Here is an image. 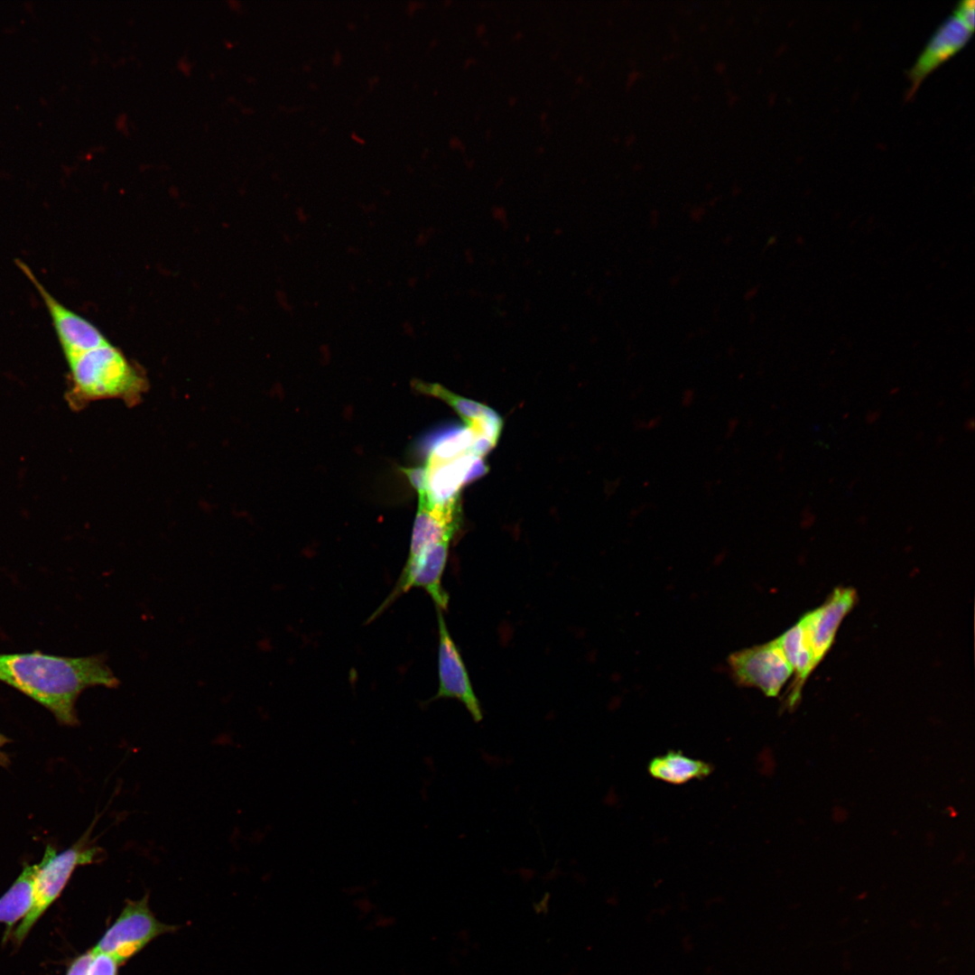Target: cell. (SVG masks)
Returning a JSON list of instances; mask_svg holds the SVG:
<instances>
[{"instance_id": "5", "label": "cell", "mask_w": 975, "mask_h": 975, "mask_svg": "<svg viewBox=\"0 0 975 975\" xmlns=\"http://www.w3.org/2000/svg\"><path fill=\"white\" fill-rule=\"evenodd\" d=\"M173 930L159 922L148 905V896L128 900L115 923L92 950L114 957L119 964L127 961L158 935Z\"/></svg>"}, {"instance_id": "16", "label": "cell", "mask_w": 975, "mask_h": 975, "mask_svg": "<svg viewBox=\"0 0 975 975\" xmlns=\"http://www.w3.org/2000/svg\"><path fill=\"white\" fill-rule=\"evenodd\" d=\"M404 472L408 478L412 486L417 490L419 495L425 492L427 484V474L424 466L404 469Z\"/></svg>"}, {"instance_id": "13", "label": "cell", "mask_w": 975, "mask_h": 975, "mask_svg": "<svg viewBox=\"0 0 975 975\" xmlns=\"http://www.w3.org/2000/svg\"><path fill=\"white\" fill-rule=\"evenodd\" d=\"M39 863L27 865L9 889L0 897V923L7 928L4 941L9 938L14 924L24 917L32 907L33 881Z\"/></svg>"}, {"instance_id": "17", "label": "cell", "mask_w": 975, "mask_h": 975, "mask_svg": "<svg viewBox=\"0 0 975 975\" xmlns=\"http://www.w3.org/2000/svg\"><path fill=\"white\" fill-rule=\"evenodd\" d=\"M94 955L95 952L91 949L77 957L70 964L66 975H88Z\"/></svg>"}, {"instance_id": "14", "label": "cell", "mask_w": 975, "mask_h": 975, "mask_svg": "<svg viewBox=\"0 0 975 975\" xmlns=\"http://www.w3.org/2000/svg\"><path fill=\"white\" fill-rule=\"evenodd\" d=\"M712 770L711 765L685 757L681 751H668L663 756L653 758L648 766V771L652 776L675 785L704 778Z\"/></svg>"}, {"instance_id": "18", "label": "cell", "mask_w": 975, "mask_h": 975, "mask_svg": "<svg viewBox=\"0 0 975 975\" xmlns=\"http://www.w3.org/2000/svg\"><path fill=\"white\" fill-rule=\"evenodd\" d=\"M7 742H8V738L5 736L0 734V748L3 747Z\"/></svg>"}, {"instance_id": "3", "label": "cell", "mask_w": 975, "mask_h": 975, "mask_svg": "<svg viewBox=\"0 0 975 975\" xmlns=\"http://www.w3.org/2000/svg\"><path fill=\"white\" fill-rule=\"evenodd\" d=\"M89 832L60 853H56L51 845L46 847L33 881L32 907L13 932V940L17 944L25 939L34 924L58 898L77 867L98 863L106 858L102 848L88 843Z\"/></svg>"}, {"instance_id": "19", "label": "cell", "mask_w": 975, "mask_h": 975, "mask_svg": "<svg viewBox=\"0 0 975 975\" xmlns=\"http://www.w3.org/2000/svg\"><path fill=\"white\" fill-rule=\"evenodd\" d=\"M6 761H7V757H5V755H2V754L0 753V764H1V765H3V764H6Z\"/></svg>"}, {"instance_id": "15", "label": "cell", "mask_w": 975, "mask_h": 975, "mask_svg": "<svg viewBox=\"0 0 975 975\" xmlns=\"http://www.w3.org/2000/svg\"><path fill=\"white\" fill-rule=\"evenodd\" d=\"M95 952L88 975H117L118 961L109 954Z\"/></svg>"}, {"instance_id": "4", "label": "cell", "mask_w": 975, "mask_h": 975, "mask_svg": "<svg viewBox=\"0 0 975 975\" xmlns=\"http://www.w3.org/2000/svg\"><path fill=\"white\" fill-rule=\"evenodd\" d=\"M974 8L973 1L960 0L937 26L906 71L910 85L905 100L915 95L927 75L959 52L970 41L974 31Z\"/></svg>"}, {"instance_id": "12", "label": "cell", "mask_w": 975, "mask_h": 975, "mask_svg": "<svg viewBox=\"0 0 975 975\" xmlns=\"http://www.w3.org/2000/svg\"><path fill=\"white\" fill-rule=\"evenodd\" d=\"M415 388L450 405L478 442L491 448L497 444L503 422L500 416L490 407L458 395L438 384L417 382Z\"/></svg>"}, {"instance_id": "7", "label": "cell", "mask_w": 975, "mask_h": 975, "mask_svg": "<svg viewBox=\"0 0 975 975\" xmlns=\"http://www.w3.org/2000/svg\"><path fill=\"white\" fill-rule=\"evenodd\" d=\"M15 263L42 299L65 359L109 343L94 324L64 306L50 293L25 263L22 260Z\"/></svg>"}, {"instance_id": "6", "label": "cell", "mask_w": 975, "mask_h": 975, "mask_svg": "<svg viewBox=\"0 0 975 975\" xmlns=\"http://www.w3.org/2000/svg\"><path fill=\"white\" fill-rule=\"evenodd\" d=\"M729 664L738 683L757 688L769 697L777 696L793 673L777 638L731 654Z\"/></svg>"}, {"instance_id": "9", "label": "cell", "mask_w": 975, "mask_h": 975, "mask_svg": "<svg viewBox=\"0 0 975 975\" xmlns=\"http://www.w3.org/2000/svg\"><path fill=\"white\" fill-rule=\"evenodd\" d=\"M436 612L439 631V687L432 701L442 698L457 699L464 705L474 721L479 722L483 719V712L468 671L446 627L442 610L436 608Z\"/></svg>"}, {"instance_id": "1", "label": "cell", "mask_w": 975, "mask_h": 975, "mask_svg": "<svg viewBox=\"0 0 975 975\" xmlns=\"http://www.w3.org/2000/svg\"><path fill=\"white\" fill-rule=\"evenodd\" d=\"M0 682L40 703L67 726L79 723L75 704L85 689L119 684L102 655L70 657L40 651L0 654Z\"/></svg>"}, {"instance_id": "10", "label": "cell", "mask_w": 975, "mask_h": 975, "mask_svg": "<svg viewBox=\"0 0 975 975\" xmlns=\"http://www.w3.org/2000/svg\"><path fill=\"white\" fill-rule=\"evenodd\" d=\"M460 522L459 497L445 503H432L419 496L408 558L443 541L450 542Z\"/></svg>"}, {"instance_id": "2", "label": "cell", "mask_w": 975, "mask_h": 975, "mask_svg": "<svg viewBox=\"0 0 975 975\" xmlns=\"http://www.w3.org/2000/svg\"><path fill=\"white\" fill-rule=\"evenodd\" d=\"M68 400L79 408L92 402L116 399L136 404L148 387L142 369L110 342L66 358Z\"/></svg>"}, {"instance_id": "11", "label": "cell", "mask_w": 975, "mask_h": 975, "mask_svg": "<svg viewBox=\"0 0 975 975\" xmlns=\"http://www.w3.org/2000/svg\"><path fill=\"white\" fill-rule=\"evenodd\" d=\"M857 599L854 590L836 589L821 607L805 614L802 622L816 664L830 649L838 627Z\"/></svg>"}, {"instance_id": "8", "label": "cell", "mask_w": 975, "mask_h": 975, "mask_svg": "<svg viewBox=\"0 0 975 975\" xmlns=\"http://www.w3.org/2000/svg\"><path fill=\"white\" fill-rule=\"evenodd\" d=\"M450 542L437 543L416 556L407 559L394 590L371 618L379 615L400 595L413 588L423 589L433 600L436 608L446 610L449 596L441 585L447 563Z\"/></svg>"}]
</instances>
